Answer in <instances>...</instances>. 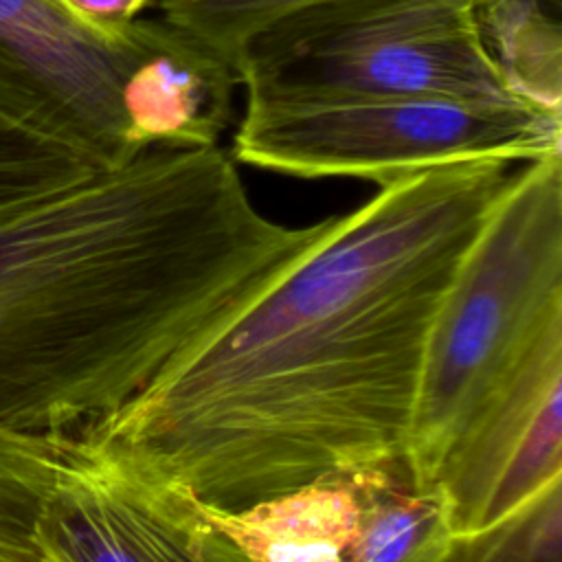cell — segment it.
I'll return each instance as SVG.
<instances>
[{
	"label": "cell",
	"instance_id": "1",
	"mask_svg": "<svg viewBox=\"0 0 562 562\" xmlns=\"http://www.w3.org/2000/svg\"><path fill=\"white\" fill-rule=\"evenodd\" d=\"M509 176L382 184L77 432L228 512L404 459L432 323Z\"/></svg>",
	"mask_w": 562,
	"mask_h": 562
},
{
	"label": "cell",
	"instance_id": "2",
	"mask_svg": "<svg viewBox=\"0 0 562 562\" xmlns=\"http://www.w3.org/2000/svg\"><path fill=\"white\" fill-rule=\"evenodd\" d=\"M228 151L149 147L0 206V426L72 435L310 246Z\"/></svg>",
	"mask_w": 562,
	"mask_h": 562
},
{
	"label": "cell",
	"instance_id": "3",
	"mask_svg": "<svg viewBox=\"0 0 562 562\" xmlns=\"http://www.w3.org/2000/svg\"><path fill=\"white\" fill-rule=\"evenodd\" d=\"M555 316L562 154L512 169L437 312L404 452L413 485H435L454 439Z\"/></svg>",
	"mask_w": 562,
	"mask_h": 562
},
{
	"label": "cell",
	"instance_id": "4",
	"mask_svg": "<svg viewBox=\"0 0 562 562\" xmlns=\"http://www.w3.org/2000/svg\"><path fill=\"white\" fill-rule=\"evenodd\" d=\"M562 154V112L413 94H294L246 88L231 158L296 178L378 187L459 160L529 162Z\"/></svg>",
	"mask_w": 562,
	"mask_h": 562
},
{
	"label": "cell",
	"instance_id": "5",
	"mask_svg": "<svg viewBox=\"0 0 562 562\" xmlns=\"http://www.w3.org/2000/svg\"><path fill=\"white\" fill-rule=\"evenodd\" d=\"M237 83L294 94L520 99L485 50L474 0H323L261 29ZM533 105V103H531Z\"/></svg>",
	"mask_w": 562,
	"mask_h": 562
},
{
	"label": "cell",
	"instance_id": "6",
	"mask_svg": "<svg viewBox=\"0 0 562 562\" xmlns=\"http://www.w3.org/2000/svg\"><path fill=\"white\" fill-rule=\"evenodd\" d=\"M147 18L103 33L50 0H0V127L108 169L132 160L121 83Z\"/></svg>",
	"mask_w": 562,
	"mask_h": 562
},
{
	"label": "cell",
	"instance_id": "7",
	"mask_svg": "<svg viewBox=\"0 0 562 562\" xmlns=\"http://www.w3.org/2000/svg\"><path fill=\"white\" fill-rule=\"evenodd\" d=\"M42 562H248L182 485L81 432L35 522Z\"/></svg>",
	"mask_w": 562,
	"mask_h": 562
},
{
	"label": "cell",
	"instance_id": "8",
	"mask_svg": "<svg viewBox=\"0 0 562 562\" xmlns=\"http://www.w3.org/2000/svg\"><path fill=\"white\" fill-rule=\"evenodd\" d=\"M562 479V316L485 400L443 457L452 531L485 527Z\"/></svg>",
	"mask_w": 562,
	"mask_h": 562
},
{
	"label": "cell",
	"instance_id": "9",
	"mask_svg": "<svg viewBox=\"0 0 562 562\" xmlns=\"http://www.w3.org/2000/svg\"><path fill=\"white\" fill-rule=\"evenodd\" d=\"M235 86V70L215 50L162 18H147L143 48L119 94L127 143L136 151L217 147Z\"/></svg>",
	"mask_w": 562,
	"mask_h": 562
},
{
	"label": "cell",
	"instance_id": "10",
	"mask_svg": "<svg viewBox=\"0 0 562 562\" xmlns=\"http://www.w3.org/2000/svg\"><path fill=\"white\" fill-rule=\"evenodd\" d=\"M202 505L248 562H345L360 518L347 474L233 512Z\"/></svg>",
	"mask_w": 562,
	"mask_h": 562
},
{
	"label": "cell",
	"instance_id": "11",
	"mask_svg": "<svg viewBox=\"0 0 562 562\" xmlns=\"http://www.w3.org/2000/svg\"><path fill=\"white\" fill-rule=\"evenodd\" d=\"M360 518L345 562H437L450 540L448 501L439 485L417 487L404 459L347 474Z\"/></svg>",
	"mask_w": 562,
	"mask_h": 562
},
{
	"label": "cell",
	"instance_id": "12",
	"mask_svg": "<svg viewBox=\"0 0 562 562\" xmlns=\"http://www.w3.org/2000/svg\"><path fill=\"white\" fill-rule=\"evenodd\" d=\"M487 55L525 101L562 112L560 0H474Z\"/></svg>",
	"mask_w": 562,
	"mask_h": 562
},
{
	"label": "cell",
	"instance_id": "13",
	"mask_svg": "<svg viewBox=\"0 0 562 562\" xmlns=\"http://www.w3.org/2000/svg\"><path fill=\"white\" fill-rule=\"evenodd\" d=\"M68 437L0 426V562H42L35 522L55 485Z\"/></svg>",
	"mask_w": 562,
	"mask_h": 562
},
{
	"label": "cell",
	"instance_id": "14",
	"mask_svg": "<svg viewBox=\"0 0 562 562\" xmlns=\"http://www.w3.org/2000/svg\"><path fill=\"white\" fill-rule=\"evenodd\" d=\"M437 562H562V479L503 518L452 533Z\"/></svg>",
	"mask_w": 562,
	"mask_h": 562
},
{
	"label": "cell",
	"instance_id": "15",
	"mask_svg": "<svg viewBox=\"0 0 562 562\" xmlns=\"http://www.w3.org/2000/svg\"><path fill=\"white\" fill-rule=\"evenodd\" d=\"M323 0H156L162 20L237 68L246 44L274 20Z\"/></svg>",
	"mask_w": 562,
	"mask_h": 562
},
{
	"label": "cell",
	"instance_id": "16",
	"mask_svg": "<svg viewBox=\"0 0 562 562\" xmlns=\"http://www.w3.org/2000/svg\"><path fill=\"white\" fill-rule=\"evenodd\" d=\"M97 169L75 151L0 127V206L72 182Z\"/></svg>",
	"mask_w": 562,
	"mask_h": 562
},
{
	"label": "cell",
	"instance_id": "17",
	"mask_svg": "<svg viewBox=\"0 0 562 562\" xmlns=\"http://www.w3.org/2000/svg\"><path fill=\"white\" fill-rule=\"evenodd\" d=\"M66 13H70L81 24L116 33L123 31L130 22L140 18V13L156 0H50Z\"/></svg>",
	"mask_w": 562,
	"mask_h": 562
}]
</instances>
